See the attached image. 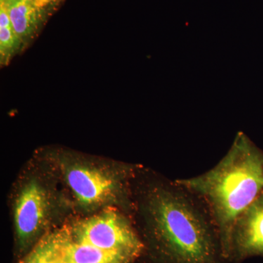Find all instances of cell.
Returning <instances> with one entry per match:
<instances>
[{"instance_id": "cell-1", "label": "cell", "mask_w": 263, "mask_h": 263, "mask_svg": "<svg viewBox=\"0 0 263 263\" xmlns=\"http://www.w3.org/2000/svg\"><path fill=\"white\" fill-rule=\"evenodd\" d=\"M143 255L153 263H231L203 201L177 179H148L138 191Z\"/></svg>"}, {"instance_id": "cell-2", "label": "cell", "mask_w": 263, "mask_h": 263, "mask_svg": "<svg viewBox=\"0 0 263 263\" xmlns=\"http://www.w3.org/2000/svg\"><path fill=\"white\" fill-rule=\"evenodd\" d=\"M177 180L206 205L226 253L235 220L263 192V152L247 135L238 133L214 167L195 177Z\"/></svg>"}, {"instance_id": "cell-3", "label": "cell", "mask_w": 263, "mask_h": 263, "mask_svg": "<svg viewBox=\"0 0 263 263\" xmlns=\"http://www.w3.org/2000/svg\"><path fill=\"white\" fill-rule=\"evenodd\" d=\"M67 231L73 241L127 254L136 261L144 252V245L136 228L125 216L113 211H105L79 221Z\"/></svg>"}, {"instance_id": "cell-4", "label": "cell", "mask_w": 263, "mask_h": 263, "mask_svg": "<svg viewBox=\"0 0 263 263\" xmlns=\"http://www.w3.org/2000/svg\"><path fill=\"white\" fill-rule=\"evenodd\" d=\"M226 254L231 263L263 258V192L235 220Z\"/></svg>"}, {"instance_id": "cell-5", "label": "cell", "mask_w": 263, "mask_h": 263, "mask_svg": "<svg viewBox=\"0 0 263 263\" xmlns=\"http://www.w3.org/2000/svg\"><path fill=\"white\" fill-rule=\"evenodd\" d=\"M49 201L44 188L35 181L21 190L15 206V227L21 251L28 249L44 226Z\"/></svg>"}, {"instance_id": "cell-6", "label": "cell", "mask_w": 263, "mask_h": 263, "mask_svg": "<svg viewBox=\"0 0 263 263\" xmlns=\"http://www.w3.org/2000/svg\"><path fill=\"white\" fill-rule=\"evenodd\" d=\"M66 179L78 201L85 207L103 203L121 186L119 181L108 173L84 164L67 167Z\"/></svg>"}, {"instance_id": "cell-7", "label": "cell", "mask_w": 263, "mask_h": 263, "mask_svg": "<svg viewBox=\"0 0 263 263\" xmlns=\"http://www.w3.org/2000/svg\"><path fill=\"white\" fill-rule=\"evenodd\" d=\"M6 7L12 27L20 38L24 48L37 35L48 13L40 10L29 0H9Z\"/></svg>"}, {"instance_id": "cell-8", "label": "cell", "mask_w": 263, "mask_h": 263, "mask_svg": "<svg viewBox=\"0 0 263 263\" xmlns=\"http://www.w3.org/2000/svg\"><path fill=\"white\" fill-rule=\"evenodd\" d=\"M61 254L64 263H134L127 254L77 243L70 239L67 230L62 231Z\"/></svg>"}, {"instance_id": "cell-9", "label": "cell", "mask_w": 263, "mask_h": 263, "mask_svg": "<svg viewBox=\"0 0 263 263\" xmlns=\"http://www.w3.org/2000/svg\"><path fill=\"white\" fill-rule=\"evenodd\" d=\"M20 38L12 27L6 7L0 3V63L8 65L13 58L23 49Z\"/></svg>"}, {"instance_id": "cell-10", "label": "cell", "mask_w": 263, "mask_h": 263, "mask_svg": "<svg viewBox=\"0 0 263 263\" xmlns=\"http://www.w3.org/2000/svg\"><path fill=\"white\" fill-rule=\"evenodd\" d=\"M61 233L46 235L38 241L20 263H48L58 247Z\"/></svg>"}, {"instance_id": "cell-11", "label": "cell", "mask_w": 263, "mask_h": 263, "mask_svg": "<svg viewBox=\"0 0 263 263\" xmlns=\"http://www.w3.org/2000/svg\"><path fill=\"white\" fill-rule=\"evenodd\" d=\"M29 1L40 10L48 13L53 10L62 0H29Z\"/></svg>"}, {"instance_id": "cell-12", "label": "cell", "mask_w": 263, "mask_h": 263, "mask_svg": "<svg viewBox=\"0 0 263 263\" xmlns=\"http://www.w3.org/2000/svg\"><path fill=\"white\" fill-rule=\"evenodd\" d=\"M8 1H9V0H0V3H5Z\"/></svg>"}]
</instances>
